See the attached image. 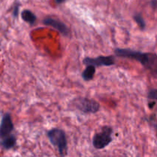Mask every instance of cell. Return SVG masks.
Instances as JSON below:
<instances>
[{
    "label": "cell",
    "mask_w": 157,
    "mask_h": 157,
    "mask_svg": "<svg viewBox=\"0 0 157 157\" xmlns=\"http://www.w3.org/2000/svg\"><path fill=\"white\" fill-rule=\"evenodd\" d=\"M133 19L134 20V21L136 23L141 31L145 30L146 27H147V23L140 12H135L133 15Z\"/></svg>",
    "instance_id": "12"
},
{
    "label": "cell",
    "mask_w": 157,
    "mask_h": 157,
    "mask_svg": "<svg viewBox=\"0 0 157 157\" xmlns=\"http://www.w3.org/2000/svg\"><path fill=\"white\" fill-rule=\"evenodd\" d=\"M64 2H65V1H64V0H62V1H55V3H56L57 5L61 4V3H64Z\"/></svg>",
    "instance_id": "15"
},
{
    "label": "cell",
    "mask_w": 157,
    "mask_h": 157,
    "mask_svg": "<svg viewBox=\"0 0 157 157\" xmlns=\"http://www.w3.org/2000/svg\"><path fill=\"white\" fill-rule=\"evenodd\" d=\"M20 6H21V4H20L19 2H15L14 3L13 9H12V17H13L14 18H18V14H19Z\"/></svg>",
    "instance_id": "13"
},
{
    "label": "cell",
    "mask_w": 157,
    "mask_h": 157,
    "mask_svg": "<svg viewBox=\"0 0 157 157\" xmlns=\"http://www.w3.org/2000/svg\"><path fill=\"white\" fill-rule=\"evenodd\" d=\"M46 136L54 147L57 149L61 157H65L67 155L68 147L66 133L61 128L54 127L46 132Z\"/></svg>",
    "instance_id": "2"
},
{
    "label": "cell",
    "mask_w": 157,
    "mask_h": 157,
    "mask_svg": "<svg viewBox=\"0 0 157 157\" xmlns=\"http://www.w3.org/2000/svg\"><path fill=\"white\" fill-rule=\"evenodd\" d=\"M95 72H96V67L92 65H87L82 71L81 78L84 81H90L94 78Z\"/></svg>",
    "instance_id": "10"
},
{
    "label": "cell",
    "mask_w": 157,
    "mask_h": 157,
    "mask_svg": "<svg viewBox=\"0 0 157 157\" xmlns=\"http://www.w3.org/2000/svg\"><path fill=\"white\" fill-rule=\"evenodd\" d=\"M21 19L30 25H33L37 20V16L32 11L29 9H24L21 13Z\"/></svg>",
    "instance_id": "9"
},
{
    "label": "cell",
    "mask_w": 157,
    "mask_h": 157,
    "mask_svg": "<svg viewBox=\"0 0 157 157\" xmlns=\"http://www.w3.org/2000/svg\"><path fill=\"white\" fill-rule=\"evenodd\" d=\"M14 129L15 127L12 116L9 113H6L3 115L0 124V140L12 135Z\"/></svg>",
    "instance_id": "7"
},
{
    "label": "cell",
    "mask_w": 157,
    "mask_h": 157,
    "mask_svg": "<svg viewBox=\"0 0 157 157\" xmlns=\"http://www.w3.org/2000/svg\"><path fill=\"white\" fill-rule=\"evenodd\" d=\"M75 109L84 114H94L101 109V104L97 101L85 97H78L71 102Z\"/></svg>",
    "instance_id": "3"
},
{
    "label": "cell",
    "mask_w": 157,
    "mask_h": 157,
    "mask_svg": "<svg viewBox=\"0 0 157 157\" xmlns=\"http://www.w3.org/2000/svg\"><path fill=\"white\" fill-rule=\"evenodd\" d=\"M17 138L15 135L12 134L7 137L0 140V146L2 148L4 149L5 150H9L13 149L16 145Z\"/></svg>",
    "instance_id": "8"
},
{
    "label": "cell",
    "mask_w": 157,
    "mask_h": 157,
    "mask_svg": "<svg viewBox=\"0 0 157 157\" xmlns=\"http://www.w3.org/2000/svg\"><path fill=\"white\" fill-rule=\"evenodd\" d=\"M42 23L44 25L48 26L55 29V30L58 31L61 35H62L64 37H69L71 36V30L65 23L63 22L60 19L54 17L48 16L45 17L42 20Z\"/></svg>",
    "instance_id": "6"
},
{
    "label": "cell",
    "mask_w": 157,
    "mask_h": 157,
    "mask_svg": "<svg viewBox=\"0 0 157 157\" xmlns=\"http://www.w3.org/2000/svg\"><path fill=\"white\" fill-rule=\"evenodd\" d=\"M114 54L119 58L134 60L139 62L144 68L151 72L152 75L156 77L157 75V55L156 53L142 52L131 48L114 49Z\"/></svg>",
    "instance_id": "1"
},
{
    "label": "cell",
    "mask_w": 157,
    "mask_h": 157,
    "mask_svg": "<svg viewBox=\"0 0 157 157\" xmlns=\"http://www.w3.org/2000/svg\"><path fill=\"white\" fill-rule=\"evenodd\" d=\"M82 62L84 65H92L94 67H110L115 64V58L113 55H109V56L100 55L96 58L85 57L83 59Z\"/></svg>",
    "instance_id": "5"
},
{
    "label": "cell",
    "mask_w": 157,
    "mask_h": 157,
    "mask_svg": "<svg viewBox=\"0 0 157 157\" xmlns=\"http://www.w3.org/2000/svg\"><path fill=\"white\" fill-rule=\"evenodd\" d=\"M150 5L154 10H156L157 9V0H152L150 2Z\"/></svg>",
    "instance_id": "14"
},
{
    "label": "cell",
    "mask_w": 157,
    "mask_h": 157,
    "mask_svg": "<svg viewBox=\"0 0 157 157\" xmlns=\"http://www.w3.org/2000/svg\"><path fill=\"white\" fill-rule=\"evenodd\" d=\"M113 129L110 126H104L101 130L94 133L92 138V145L96 150H103L113 141Z\"/></svg>",
    "instance_id": "4"
},
{
    "label": "cell",
    "mask_w": 157,
    "mask_h": 157,
    "mask_svg": "<svg viewBox=\"0 0 157 157\" xmlns=\"http://www.w3.org/2000/svg\"><path fill=\"white\" fill-rule=\"evenodd\" d=\"M147 100H148V107L150 110H153L156 105L157 100V90L156 88H151L147 94Z\"/></svg>",
    "instance_id": "11"
}]
</instances>
